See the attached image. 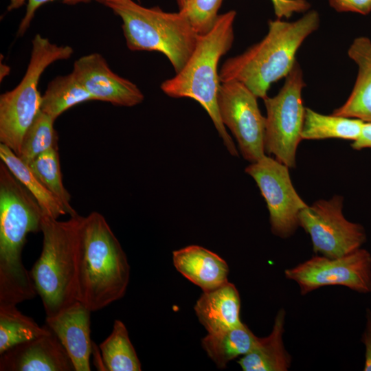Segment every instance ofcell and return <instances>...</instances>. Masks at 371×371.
Returning a JSON list of instances; mask_svg holds the SVG:
<instances>
[{
  "label": "cell",
  "instance_id": "cell-11",
  "mask_svg": "<svg viewBox=\"0 0 371 371\" xmlns=\"http://www.w3.org/2000/svg\"><path fill=\"white\" fill-rule=\"evenodd\" d=\"M289 168L266 155L245 168L265 199L272 233L281 238L295 232L300 226V213L308 205L294 188Z\"/></svg>",
  "mask_w": 371,
  "mask_h": 371
},
{
  "label": "cell",
  "instance_id": "cell-4",
  "mask_svg": "<svg viewBox=\"0 0 371 371\" xmlns=\"http://www.w3.org/2000/svg\"><path fill=\"white\" fill-rule=\"evenodd\" d=\"M82 218L78 214L63 221L43 214L42 251L30 273L46 317L78 301L76 263Z\"/></svg>",
  "mask_w": 371,
  "mask_h": 371
},
{
  "label": "cell",
  "instance_id": "cell-6",
  "mask_svg": "<svg viewBox=\"0 0 371 371\" xmlns=\"http://www.w3.org/2000/svg\"><path fill=\"white\" fill-rule=\"evenodd\" d=\"M43 210L34 196L0 163V282L16 286L30 279L22 262L29 233L41 231Z\"/></svg>",
  "mask_w": 371,
  "mask_h": 371
},
{
  "label": "cell",
  "instance_id": "cell-3",
  "mask_svg": "<svg viewBox=\"0 0 371 371\" xmlns=\"http://www.w3.org/2000/svg\"><path fill=\"white\" fill-rule=\"evenodd\" d=\"M235 10L221 14L207 32L199 34L196 46L183 67L164 80L160 87L169 97L196 100L209 115L229 153L238 156L235 144L221 119L218 107L219 61L231 49L234 40Z\"/></svg>",
  "mask_w": 371,
  "mask_h": 371
},
{
  "label": "cell",
  "instance_id": "cell-21",
  "mask_svg": "<svg viewBox=\"0 0 371 371\" xmlns=\"http://www.w3.org/2000/svg\"><path fill=\"white\" fill-rule=\"evenodd\" d=\"M0 158L14 177L34 196L44 215L58 219L60 216L67 214L60 202L40 181L28 164L10 148L1 143Z\"/></svg>",
  "mask_w": 371,
  "mask_h": 371
},
{
  "label": "cell",
  "instance_id": "cell-1",
  "mask_svg": "<svg viewBox=\"0 0 371 371\" xmlns=\"http://www.w3.org/2000/svg\"><path fill=\"white\" fill-rule=\"evenodd\" d=\"M77 300L91 312L124 297L130 280L126 255L105 218L82 221L76 254Z\"/></svg>",
  "mask_w": 371,
  "mask_h": 371
},
{
  "label": "cell",
  "instance_id": "cell-10",
  "mask_svg": "<svg viewBox=\"0 0 371 371\" xmlns=\"http://www.w3.org/2000/svg\"><path fill=\"white\" fill-rule=\"evenodd\" d=\"M306 295L326 286H344L361 293H371V254L359 248L346 255L328 258L315 256L284 271Z\"/></svg>",
  "mask_w": 371,
  "mask_h": 371
},
{
  "label": "cell",
  "instance_id": "cell-29",
  "mask_svg": "<svg viewBox=\"0 0 371 371\" xmlns=\"http://www.w3.org/2000/svg\"><path fill=\"white\" fill-rule=\"evenodd\" d=\"M277 19H289L295 12H305L311 7L306 0H271Z\"/></svg>",
  "mask_w": 371,
  "mask_h": 371
},
{
  "label": "cell",
  "instance_id": "cell-28",
  "mask_svg": "<svg viewBox=\"0 0 371 371\" xmlns=\"http://www.w3.org/2000/svg\"><path fill=\"white\" fill-rule=\"evenodd\" d=\"M223 0H192L183 12L195 31L203 34L211 30L218 16Z\"/></svg>",
  "mask_w": 371,
  "mask_h": 371
},
{
  "label": "cell",
  "instance_id": "cell-37",
  "mask_svg": "<svg viewBox=\"0 0 371 371\" xmlns=\"http://www.w3.org/2000/svg\"><path fill=\"white\" fill-rule=\"evenodd\" d=\"M95 1H97L99 3L106 5L107 3L114 1V0H95Z\"/></svg>",
  "mask_w": 371,
  "mask_h": 371
},
{
  "label": "cell",
  "instance_id": "cell-8",
  "mask_svg": "<svg viewBox=\"0 0 371 371\" xmlns=\"http://www.w3.org/2000/svg\"><path fill=\"white\" fill-rule=\"evenodd\" d=\"M305 86L296 61L278 94L263 99L267 111L265 152L289 168L295 166L297 146L302 139L305 107L302 93Z\"/></svg>",
  "mask_w": 371,
  "mask_h": 371
},
{
  "label": "cell",
  "instance_id": "cell-22",
  "mask_svg": "<svg viewBox=\"0 0 371 371\" xmlns=\"http://www.w3.org/2000/svg\"><path fill=\"white\" fill-rule=\"evenodd\" d=\"M364 122L357 118L323 115L305 108L302 139L338 138L354 142L360 136Z\"/></svg>",
  "mask_w": 371,
  "mask_h": 371
},
{
  "label": "cell",
  "instance_id": "cell-32",
  "mask_svg": "<svg viewBox=\"0 0 371 371\" xmlns=\"http://www.w3.org/2000/svg\"><path fill=\"white\" fill-rule=\"evenodd\" d=\"M366 347L364 371H371V310L366 309V328L361 337Z\"/></svg>",
  "mask_w": 371,
  "mask_h": 371
},
{
  "label": "cell",
  "instance_id": "cell-18",
  "mask_svg": "<svg viewBox=\"0 0 371 371\" xmlns=\"http://www.w3.org/2000/svg\"><path fill=\"white\" fill-rule=\"evenodd\" d=\"M348 54L358 67L357 78L346 101L333 114L371 122V40L366 36L356 38Z\"/></svg>",
  "mask_w": 371,
  "mask_h": 371
},
{
  "label": "cell",
  "instance_id": "cell-31",
  "mask_svg": "<svg viewBox=\"0 0 371 371\" xmlns=\"http://www.w3.org/2000/svg\"><path fill=\"white\" fill-rule=\"evenodd\" d=\"M330 7L339 12H351L368 14L371 12V0H328Z\"/></svg>",
  "mask_w": 371,
  "mask_h": 371
},
{
  "label": "cell",
  "instance_id": "cell-25",
  "mask_svg": "<svg viewBox=\"0 0 371 371\" xmlns=\"http://www.w3.org/2000/svg\"><path fill=\"white\" fill-rule=\"evenodd\" d=\"M16 306L0 305V355L15 345L51 332L47 324L39 326Z\"/></svg>",
  "mask_w": 371,
  "mask_h": 371
},
{
  "label": "cell",
  "instance_id": "cell-17",
  "mask_svg": "<svg viewBox=\"0 0 371 371\" xmlns=\"http://www.w3.org/2000/svg\"><path fill=\"white\" fill-rule=\"evenodd\" d=\"M194 308L207 333L227 330L243 324L240 317V295L235 285L229 281L216 289L203 291Z\"/></svg>",
  "mask_w": 371,
  "mask_h": 371
},
{
  "label": "cell",
  "instance_id": "cell-14",
  "mask_svg": "<svg viewBox=\"0 0 371 371\" xmlns=\"http://www.w3.org/2000/svg\"><path fill=\"white\" fill-rule=\"evenodd\" d=\"M0 355V371H76L67 350L52 330Z\"/></svg>",
  "mask_w": 371,
  "mask_h": 371
},
{
  "label": "cell",
  "instance_id": "cell-19",
  "mask_svg": "<svg viewBox=\"0 0 371 371\" xmlns=\"http://www.w3.org/2000/svg\"><path fill=\"white\" fill-rule=\"evenodd\" d=\"M285 316L284 310H279L271 333L267 337H259L252 350L238 361L243 371L289 370L291 364V357L286 350L282 339Z\"/></svg>",
  "mask_w": 371,
  "mask_h": 371
},
{
  "label": "cell",
  "instance_id": "cell-24",
  "mask_svg": "<svg viewBox=\"0 0 371 371\" xmlns=\"http://www.w3.org/2000/svg\"><path fill=\"white\" fill-rule=\"evenodd\" d=\"M105 370L141 371L140 361L124 324L115 319L111 334L100 344Z\"/></svg>",
  "mask_w": 371,
  "mask_h": 371
},
{
  "label": "cell",
  "instance_id": "cell-33",
  "mask_svg": "<svg viewBox=\"0 0 371 371\" xmlns=\"http://www.w3.org/2000/svg\"><path fill=\"white\" fill-rule=\"evenodd\" d=\"M351 146L356 150L371 148V122H364L360 136Z\"/></svg>",
  "mask_w": 371,
  "mask_h": 371
},
{
  "label": "cell",
  "instance_id": "cell-16",
  "mask_svg": "<svg viewBox=\"0 0 371 371\" xmlns=\"http://www.w3.org/2000/svg\"><path fill=\"white\" fill-rule=\"evenodd\" d=\"M173 265L188 280L203 291L228 282L229 267L218 255L199 245H189L172 252Z\"/></svg>",
  "mask_w": 371,
  "mask_h": 371
},
{
  "label": "cell",
  "instance_id": "cell-34",
  "mask_svg": "<svg viewBox=\"0 0 371 371\" xmlns=\"http://www.w3.org/2000/svg\"><path fill=\"white\" fill-rule=\"evenodd\" d=\"M26 2L27 0H10V4L8 6V10L10 11L20 8Z\"/></svg>",
  "mask_w": 371,
  "mask_h": 371
},
{
  "label": "cell",
  "instance_id": "cell-36",
  "mask_svg": "<svg viewBox=\"0 0 371 371\" xmlns=\"http://www.w3.org/2000/svg\"><path fill=\"white\" fill-rule=\"evenodd\" d=\"M9 70H10L9 67L3 64V69H1V71H3V72L1 73V80L2 79V78H3L5 76L7 75L5 71L9 73Z\"/></svg>",
  "mask_w": 371,
  "mask_h": 371
},
{
  "label": "cell",
  "instance_id": "cell-27",
  "mask_svg": "<svg viewBox=\"0 0 371 371\" xmlns=\"http://www.w3.org/2000/svg\"><path fill=\"white\" fill-rule=\"evenodd\" d=\"M54 120L48 115L38 112L25 133L19 157L29 164L45 151L58 146V134L54 127Z\"/></svg>",
  "mask_w": 371,
  "mask_h": 371
},
{
  "label": "cell",
  "instance_id": "cell-2",
  "mask_svg": "<svg viewBox=\"0 0 371 371\" xmlns=\"http://www.w3.org/2000/svg\"><path fill=\"white\" fill-rule=\"evenodd\" d=\"M319 22L315 10L292 22L269 20L267 34L260 41L224 62L219 71L221 83L239 82L258 98L265 99L271 84L291 71L298 49Z\"/></svg>",
  "mask_w": 371,
  "mask_h": 371
},
{
  "label": "cell",
  "instance_id": "cell-30",
  "mask_svg": "<svg viewBox=\"0 0 371 371\" xmlns=\"http://www.w3.org/2000/svg\"><path fill=\"white\" fill-rule=\"evenodd\" d=\"M56 0H27L26 10L25 15L23 17L17 32V35L22 36L27 28L30 27V23L34 16L35 12L36 10L43 4L54 1ZM63 3L68 5H76L78 3H87L90 2L91 0H59Z\"/></svg>",
  "mask_w": 371,
  "mask_h": 371
},
{
  "label": "cell",
  "instance_id": "cell-26",
  "mask_svg": "<svg viewBox=\"0 0 371 371\" xmlns=\"http://www.w3.org/2000/svg\"><path fill=\"white\" fill-rule=\"evenodd\" d=\"M27 164L44 186L60 202L67 214L70 216L78 215L70 204L71 195L63 183L58 146L40 154Z\"/></svg>",
  "mask_w": 371,
  "mask_h": 371
},
{
  "label": "cell",
  "instance_id": "cell-13",
  "mask_svg": "<svg viewBox=\"0 0 371 371\" xmlns=\"http://www.w3.org/2000/svg\"><path fill=\"white\" fill-rule=\"evenodd\" d=\"M72 73L94 100L131 107L142 103L144 99L139 88L114 73L99 53H91L77 59Z\"/></svg>",
  "mask_w": 371,
  "mask_h": 371
},
{
  "label": "cell",
  "instance_id": "cell-12",
  "mask_svg": "<svg viewBox=\"0 0 371 371\" xmlns=\"http://www.w3.org/2000/svg\"><path fill=\"white\" fill-rule=\"evenodd\" d=\"M256 95L245 85L231 81L221 83L218 107L222 122L235 137L243 158L254 163L265 155V117Z\"/></svg>",
  "mask_w": 371,
  "mask_h": 371
},
{
  "label": "cell",
  "instance_id": "cell-23",
  "mask_svg": "<svg viewBox=\"0 0 371 371\" xmlns=\"http://www.w3.org/2000/svg\"><path fill=\"white\" fill-rule=\"evenodd\" d=\"M94 100L71 72L51 80L41 96V111L56 120L63 113L78 104Z\"/></svg>",
  "mask_w": 371,
  "mask_h": 371
},
{
  "label": "cell",
  "instance_id": "cell-20",
  "mask_svg": "<svg viewBox=\"0 0 371 371\" xmlns=\"http://www.w3.org/2000/svg\"><path fill=\"white\" fill-rule=\"evenodd\" d=\"M244 323L225 330L207 333L201 346L216 366L223 369L234 359L249 352L258 340Z\"/></svg>",
  "mask_w": 371,
  "mask_h": 371
},
{
  "label": "cell",
  "instance_id": "cell-9",
  "mask_svg": "<svg viewBox=\"0 0 371 371\" xmlns=\"http://www.w3.org/2000/svg\"><path fill=\"white\" fill-rule=\"evenodd\" d=\"M343 198L319 200L300 213L299 225L310 236L315 254L336 258L359 248L366 240L363 227L343 214Z\"/></svg>",
  "mask_w": 371,
  "mask_h": 371
},
{
  "label": "cell",
  "instance_id": "cell-5",
  "mask_svg": "<svg viewBox=\"0 0 371 371\" xmlns=\"http://www.w3.org/2000/svg\"><path fill=\"white\" fill-rule=\"evenodd\" d=\"M105 5L121 19L130 50L159 52L169 60L176 73L183 67L199 36L183 12L147 8L133 0H114Z\"/></svg>",
  "mask_w": 371,
  "mask_h": 371
},
{
  "label": "cell",
  "instance_id": "cell-35",
  "mask_svg": "<svg viewBox=\"0 0 371 371\" xmlns=\"http://www.w3.org/2000/svg\"><path fill=\"white\" fill-rule=\"evenodd\" d=\"M179 11L186 10L190 5L192 0H175Z\"/></svg>",
  "mask_w": 371,
  "mask_h": 371
},
{
  "label": "cell",
  "instance_id": "cell-7",
  "mask_svg": "<svg viewBox=\"0 0 371 371\" xmlns=\"http://www.w3.org/2000/svg\"><path fill=\"white\" fill-rule=\"evenodd\" d=\"M32 44L30 61L21 82L0 96V143L17 155L25 133L41 111V76L51 64L69 58L74 52L70 46H59L38 34Z\"/></svg>",
  "mask_w": 371,
  "mask_h": 371
},
{
  "label": "cell",
  "instance_id": "cell-15",
  "mask_svg": "<svg viewBox=\"0 0 371 371\" xmlns=\"http://www.w3.org/2000/svg\"><path fill=\"white\" fill-rule=\"evenodd\" d=\"M91 313L82 302L76 301L58 314L45 319L46 324L67 350L76 371L91 370Z\"/></svg>",
  "mask_w": 371,
  "mask_h": 371
}]
</instances>
